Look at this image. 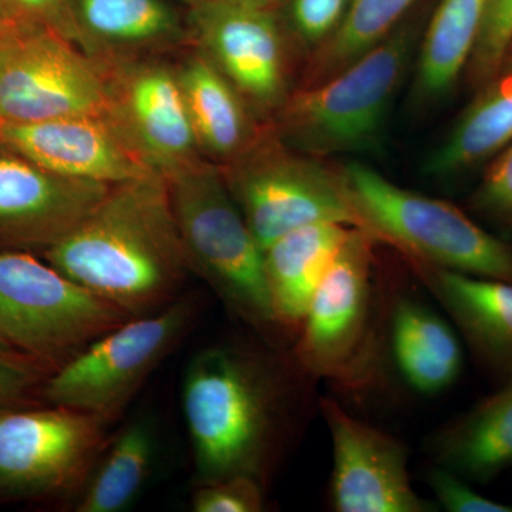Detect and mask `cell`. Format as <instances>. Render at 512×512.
Here are the masks:
<instances>
[{
    "label": "cell",
    "mask_w": 512,
    "mask_h": 512,
    "mask_svg": "<svg viewBox=\"0 0 512 512\" xmlns=\"http://www.w3.org/2000/svg\"><path fill=\"white\" fill-rule=\"evenodd\" d=\"M42 258L130 316L175 301L192 272L160 174L111 185L82 224Z\"/></svg>",
    "instance_id": "obj_1"
},
{
    "label": "cell",
    "mask_w": 512,
    "mask_h": 512,
    "mask_svg": "<svg viewBox=\"0 0 512 512\" xmlns=\"http://www.w3.org/2000/svg\"><path fill=\"white\" fill-rule=\"evenodd\" d=\"M183 409L201 484L238 474L262 480L279 394L258 359L232 348L202 350L185 373Z\"/></svg>",
    "instance_id": "obj_2"
},
{
    "label": "cell",
    "mask_w": 512,
    "mask_h": 512,
    "mask_svg": "<svg viewBox=\"0 0 512 512\" xmlns=\"http://www.w3.org/2000/svg\"><path fill=\"white\" fill-rule=\"evenodd\" d=\"M413 47L412 30L396 28L329 79L293 90L271 121L276 136L316 158L377 150Z\"/></svg>",
    "instance_id": "obj_3"
},
{
    "label": "cell",
    "mask_w": 512,
    "mask_h": 512,
    "mask_svg": "<svg viewBox=\"0 0 512 512\" xmlns=\"http://www.w3.org/2000/svg\"><path fill=\"white\" fill-rule=\"evenodd\" d=\"M350 201L370 234L409 261L512 282V249L454 205L404 190L369 165L339 168Z\"/></svg>",
    "instance_id": "obj_4"
},
{
    "label": "cell",
    "mask_w": 512,
    "mask_h": 512,
    "mask_svg": "<svg viewBox=\"0 0 512 512\" xmlns=\"http://www.w3.org/2000/svg\"><path fill=\"white\" fill-rule=\"evenodd\" d=\"M192 272L239 318L256 328L276 325L259 247L220 165L202 160L165 178Z\"/></svg>",
    "instance_id": "obj_5"
},
{
    "label": "cell",
    "mask_w": 512,
    "mask_h": 512,
    "mask_svg": "<svg viewBox=\"0 0 512 512\" xmlns=\"http://www.w3.org/2000/svg\"><path fill=\"white\" fill-rule=\"evenodd\" d=\"M131 318L45 259L0 251V333L19 355L57 369Z\"/></svg>",
    "instance_id": "obj_6"
},
{
    "label": "cell",
    "mask_w": 512,
    "mask_h": 512,
    "mask_svg": "<svg viewBox=\"0 0 512 512\" xmlns=\"http://www.w3.org/2000/svg\"><path fill=\"white\" fill-rule=\"evenodd\" d=\"M220 168L262 251L276 239L315 222L367 231L340 170L286 146L271 123L248 153Z\"/></svg>",
    "instance_id": "obj_7"
},
{
    "label": "cell",
    "mask_w": 512,
    "mask_h": 512,
    "mask_svg": "<svg viewBox=\"0 0 512 512\" xmlns=\"http://www.w3.org/2000/svg\"><path fill=\"white\" fill-rule=\"evenodd\" d=\"M377 238L353 228L320 282L299 328L296 362L308 375L365 383L376 360L373 248Z\"/></svg>",
    "instance_id": "obj_8"
},
{
    "label": "cell",
    "mask_w": 512,
    "mask_h": 512,
    "mask_svg": "<svg viewBox=\"0 0 512 512\" xmlns=\"http://www.w3.org/2000/svg\"><path fill=\"white\" fill-rule=\"evenodd\" d=\"M195 303L178 296L134 316L57 367L43 384L47 403L111 420L191 329Z\"/></svg>",
    "instance_id": "obj_9"
},
{
    "label": "cell",
    "mask_w": 512,
    "mask_h": 512,
    "mask_svg": "<svg viewBox=\"0 0 512 512\" xmlns=\"http://www.w3.org/2000/svg\"><path fill=\"white\" fill-rule=\"evenodd\" d=\"M109 117L103 67L55 30L10 25L0 33V123Z\"/></svg>",
    "instance_id": "obj_10"
},
{
    "label": "cell",
    "mask_w": 512,
    "mask_h": 512,
    "mask_svg": "<svg viewBox=\"0 0 512 512\" xmlns=\"http://www.w3.org/2000/svg\"><path fill=\"white\" fill-rule=\"evenodd\" d=\"M107 423L53 404L0 410V495L26 500L79 487L106 448Z\"/></svg>",
    "instance_id": "obj_11"
},
{
    "label": "cell",
    "mask_w": 512,
    "mask_h": 512,
    "mask_svg": "<svg viewBox=\"0 0 512 512\" xmlns=\"http://www.w3.org/2000/svg\"><path fill=\"white\" fill-rule=\"evenodd\" d=\"M190 46L271 123L293 92L291 40L275 9L201 0L187 10Z\"/></svg>",
    "instance_id": "obj_12"
},
{
    "label": "cell",
    "mask_w": 512,
    "mask_h": 512,
    "mask_svg": "<svg viewBox=\"0 0 512 512\" xmlns=\"http://www.w3.org/2000/svg\"><path fill=\"white\" fill-rule=\"evenodd\" d=\"M101 67L106 76L109 117L151 170L168 178L205 160L175 64L151 56Z\"/></svg>",
    "instance_id": "obj_13"
},
{
    "label": "cell",
    "mask_w": 512,
    "mask_h": 512,
    "mask_svg": "<svg viewBox=\"0 0 512 512\" xmlns=\"http://www.w3.org/2000/svg\"><path fill=\"white\" fill-rule=\"evenodd\" d=\"M110 187L56 173L0 141V251L42 255L72 234Z\"/></svg>",
    "instance_id": "obj_14"
},
{
    "label": "cell",
    "mask_w": 512,
    "mask_h": 512,
    "mask_svg": "<svg viewBox=\"0 0 512 512\" xmlns=\"http://www.w3.org/2000/svg\"><path fill=\"white\" fill-rule=\"evenodd\" d=\"M333 447L330 501L338 512H431L414 491L400 441L350 416L335 400H320Z\"/></svg>",
    "instance_id": "obj_15"
},
{
    "label": "cell",
    "mask_w": 512,
    "mask_h": 512,
    "mask_svg": "<svg viewBox=\"0 0 512 512\" xmlns=\"http://www.w3.org/2000/svg\"><path fill=\"white\" fill-rule=\"evenodd\" d=\"M0 141L67 177L114 185L157 174L110 117L0 123Z\"/></svg>",
    "instance_id": "obj_16"
},
{
    "label": "cell",
    "mask_w": 512,
    "mask_h": 512,
    "mask_svg": "<svg viewBox=\"0 0 512 512\" xmlns=\"http://www.w3.org/2000/svg\"><path fill=\"white\" fill-rule=\"evenodd\" d=\"M177 0H69L74 42L97 63L161 56L190 46Z\"/></svg>",
    "instance_id": "obj_17"
},
{
    "label": "cell",
    "mask_w": 512,
    "mask_h": 512,
    "mask_svg": "<svg viewBox=\"0 0 512 512\" xmlns=\"http://www.w3.org/2000/svg\"><path fill=\"white\" fill-rule=\"evenodd\" d=\"M175 64L185 106L205 160L231 164L264 136L269 123L259 119L247 100L195 47Z\"/></svg>",
    "instance_id": "obj_18"
},
{
    "label": "cell",
    "mask_w": 512,
    "mask_h": 512,
    "mask_svg": "<svg viewBox=\"0 0 512 512\" xmlns=\"http://www.w3.org/2000/svg\"><path fill=\"white\" fill-rule=\"evenodd\" d=\"M463 333L474 353L495 372L512 377V282L409 261Z\"/></svg>",
    "instance_id": "obj_19"
},
{
    "label": "cell",
    "mask_w": 512,
    "mask_h": 512,
    "mask_svg": "<svg viewBox=\"0 0 512 512\" xmlns=\"http://www.w3.org/2000/svg\"><path fill=\"white\" fill-rule=\"evenodd\" d=\"M352 229L336 222H315L264 249L265 284L276 325L301 328L320 282Z\"/></svg>",
    "instance_id": "obj_20"
},
{
    "label": "cell",
    "mask_w": 512,
    "mask_h": 512,
    "mask_svg": "<svg viewBox=\"0 0 512 512\" xmlns=\"http://www.w3.org/2000/svg\"><path fill=\"white\" fill-rule=\"evenodd\" d=\"M440 466L473 481H490L512 466V377L500 392L448 423L430 439Z\"/></svg>",
    "instance_id": "obj_21"
},
{
    "label": "cell",
    "mask_w": 512,
    "mask_h": 512,
    "mask_svg": "<svg viewBox=\"0 0 512 512\" xmlns=\"http://www.w3.org/2000/svg\"><path fill=\"white\" fill-rule=\"evenodd\" d=\"M390 342L400 375L417 393L444 392L463 369V350L453 328L414 299L394 306Z\"/></svg>",
    "instance_id": "obj_22"
},
{
    "label": "cell",
    "mask_w": 512,
    "mask_h": 512,
    "mask_svg": "<svg viewBox=\"0 0 512 512\" xmlns=\"http://www.w3.org/2000/svg\"><path fill=\"white\" fill-rule=\"evenodd\" d=\"M512 143V69L485 83L456 126L424 164L431 177L461 174Z\"/></svg>",
    "instance_id": "obj_23"
},
{
    "label": "cell",
    "mask_w": 512,
    "mask_h": 512,
    "mask_svg": "<svg viewBox=\"0 0 512 512\" xmlns=\"http://www.w3.org/2000/svg\"><path fill=\"white\" fill-rule=\"evenodd\" d=\"M488 0H440L421 43L414 99H443L476 49Z\"/></svg>",
    "instance_id": "obj_24"
},
{
    "label": "cell",
    "mask_w": 512,
    "mask_h": 512,
    "mask_svg": "<svg viewBox=\"0 0 512 512\" xmlns=\"http://www.w3.org/2000/svg\"><path fill=\"white\" fill-rule=\"evenodd\" d=\"M156 437L150 424L133 421L117 434L96 463L77 512H120L133 504L153 467Z\"/></svg>",
    "instance_id": "obj_25"
},
{
    "label": "cell",
    "mask_w": 512,
    "mask_h": 512,
    "mask_svg": "<svg viewBox=\"0 0 512 512\" xmlns=\"http://www.w3.org/2000/svg\"><path fill=\"white\" fill-rule=\"evenodd\" d=\"M416 0H352L342 25L308 57L302 86L323 82L383 42Z\"/></svg>",
    "instance_id": "obj_26"
},
{
    "label": "cell",
    "mask_w": 512,
    "mask_h": 512,
    "mask_svg": "<svg viewBox=\"0 0 512 512\" xmlns=\"http://www.w3.org/2000/svg\"><path fill=\"white\" fill-rule=\"evenodd\" d=\"M352 0H278L281 19L293 49L311 56L335 35Z\"/></svg>",
    "instance_id": "obj_27"
},
{
    "label": "cell",
    "mask_w": 512,
    "mask_h": 512,
    "mask_svg": "<svg viewBox=\"0 0 512 512\" xmlns=\"http://www.w3.org/2000/svg\"><path fill=\"white\" fill-rule=\"evenodd\" d=\"M512 45V0H488L476 49L467 69L474 82L485 84L503 70Z\"/></svg>",
    "instance_id": "obj_28"
},
{
    "label": "cell",
    "mask_w": 512,
    "mask_h": 512,
    "mask_svg": "<svg viewBox=\"0 0 512 512\" xmlns=\"http://www.w3.org/2000/svg\"><path fill=\"white\" fill-rule=\"evenodd\" d=\"M264 505L261 480L244 474L202 483L191 498L195 512H261Z\"/></svg>",
    "instance_id": "obj_29"
},
{
    "label": "cell",
    "mask_w": 512,
    "mask_h": 512,
    "mask_svg": "<svg viewBox=\"0 0 512 512\" xmlns=\"http://www.w3.org/2000/svg\"><path fill=\"white\" fill-rule=\"evenodd\" d=\"M426 480L436 495L437 504L448 512H512V505L478 494L466 478L440 464L427 470Z\"/></svg>",
    "instance_id": "obj_30"
},
{
    "label": "cell",
    "mask_w": 512,
    "mask_h": 512,
    "mask_svg": "<svg viewBox=\"0 0 512 512\" xmlns=\"http://www.w3.org/2000/svg\"><path fill=\"white\" fill-rule=\"evenodd\" d=\"M10 25H36L55 30L74 42L69 0H0Z\"/></svg>",
    "instance_id": "obj_31"
},
{
    "label": "cell",
    "mask_w": 512,
    "mask_h": 512,
    "mask_svg": "<svg viewBox=\"0 0 512 512\" xmlns=\"http://www.w3.org/2000/svg\"><path fill=\"white\" fill-rule=\"evenodd\" d=\"M474 202L481 211L512 225V143L488 168Z\"/></svg>",
    "instance_id": "obj_32"
},
{
    "label": "cell",
    "mask_w": 512,
    "mask_h": 512,
    "mask_svg": "<svg viewBox=\"0 0 512 512\" xmlns=\"http://www.w3.org/2000/svg\"><path fill=\"white\" fill-rule=\"evenodd\" d=\"M39 380V369L33 360L0 355V410L25 407Z\"/></svg>",
    "instance_id": "obj_33"
},
{
    "label": "cell",
    "mask_w": 512,
    "mask_h": 512,
    "mask_svg": "<svg viewBox=\"0 0 512 512\" xmlns=\"http://www.w3.org/2000/svg\"><path fill=\"white\" fill-rule=\"evenodd\" d=\"M231 5L249 6V8L276 9L278 0H217Z\"/></svg>",
    "instance_id": "obj_34"
},
{
    "label": "cell",
    "mask_w": 512,
    "mask_h": 512,
    "mask_svg": "<svg viewBox=\"0 0 512 512\" xmlns=\"http://www.w3.org/2000/svg\"><path fill=\"white\" fill-rule=\"evenodd\" d=\"M0 355H19V353L9 345L8 340L3 338L2 333H0Z\"/></svg>",
    "instance_id": "obj_35"
},
{
    "label": "cell",
    "mask_w": 512,
    "mask_h": 512,
    "mask_svg": "<svg viewBox=\"0 0 512 512\" xmlns=\"http://www.w3.org/2000/svg\"><path fill=\"white\" fill-rule=\"evenodd\" d=\"M8 26H10L9 20L6 19L5 13H3L2 9H0V33L8 28Z\"/></svg>",
    "instance_id": "obj_36"
},
{
    "label": "cell",
    "mask_w": 512,
    "mask_h": 512,
    "mask_svg": "<svg viewBox=\"0 0 512 512\" xmlns=\"http://www.w3.org/2000/svg\"><path fill=\"white\" fill-rule=\"evenodd\" d=\"M503 69H512V45L508 50L507 57H505Z\"/></svg>",
    "instance_id": "obj_37"
},
{
    "label": "cell",
    "mask_w": 512,
    "mask_h": 512,
    "mask_svg": "<svg viewBox=\"0 0 512 512\" xmlns=\"http://www.w3.org/2000/svg\"><path fill=\"white\" fill-rule=\"evenodd\" d=\"M177 2H180L181 5L185 6V8H192V6L197 5L201 0H177Z\"/></svg>",
    "instance_id": "obj_38"
}]
</instances>
